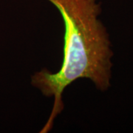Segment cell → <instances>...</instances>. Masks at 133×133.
Listing matches in <instances>:
<instances>
[{
  "label": "cell",
  "mask_w": 133,
  "mask_h": 133,
  "mask_svg": "<svg viewBox=\"0 0 133 133\" xmlns=\"http://www.w3.org/2000/svg\"><path fill=\"white\" fill-rule=\"evenodd\" d=\"M61 14L65 28L62 67L52 73L47 69L36 72L31 84L46 97L54 98L52 112L40 132H48L54 119L64 109L63 92L79 78L90 80L97 90L111 86L112 58L109 35L99 19L101 3L97 0H48Z\"/></svg>",
  "instance_id": "obj_1"
}]
</instances>
